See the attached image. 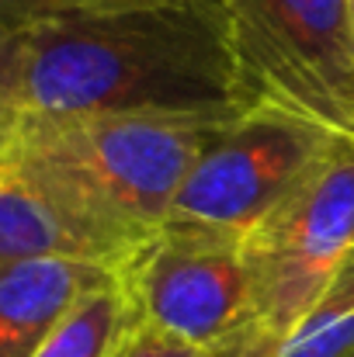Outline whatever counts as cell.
Returning a JSON list of instances; mask_svg holds the SVG:
<instances>
[{"mask_svg":"<svg viewBox=\"0 0 354 357\" xmlns=\"http://www.w3.org/2000/svg\"><path fill=\"white\" fill-rule=\"evenodd\" d=\"M149 3H170V0H0V31H24L59 17L149 7Z\"/></svg>","mask_w":354,"mask_h":357,"instance_id":"8fae6325","label":"cell"},{"mask_svg":"<svg viewBox=\"0 0 354 357\" xmlns=\"http://www.w3.org/2000/svg\"><path fill=\"white\" fill-rule=\"evenodd\" d=\"M341 142L344 139L330 128L292 112L267 105L243 108L205 142L174 195L163 226L246 239L320 170Z\"/></svg>","mask_w":354,"mask_h":357,"instance_id":"5b68a950","label":"cell"},{"mask_svg":"<svg viewBox=\"0 0 354 357\" xmlns=\"http://www.w3.org/2000/svg\"><path fill=\"white\" fill-rule=\"evenodd\" d=\"M112 357H205V354L188 347V344H181V340H174V337H167V333H160V330H153V326H146V323L132 319V326L125 330V337H121V344L115 347Z\"/></svg>","mask_w":354,"mask_h":357,"instance_id":"4fadbf2b","label":"cell"},{"mask_svg":"<svg viewBox=\"0 0 354 357\" xmlns=\"http://www.w3.org/2000/svg\"><path fill=\"white\" fill-rule=\"evenodd\" d=\"M24 121L21 98H17V49L14 31H0V160L7 156L17 128Z\"/></svg>","mask_w":354,"mask_h":357,"instance_id":"7c38bea8","label":"cell"},{"mask_svg":"<svg viewBox=\"0 0 354 357\" xmlns=\"http://www.w3.org/2000/svg\"><path fill=\"white\" fill-rule=\"evenodd\" d=\"M278 357H354V246Z\"/></svg>","mask_w":354,"mask_h":357,"instance_id":"30bf717a","label":"cell"},{"mask_svg":"<svg viewBox=\"0 0 354 357\" xmlns=\"http://www.w3.org/2000/svg\"><path fill=\"white\" fill-rule=\"evenodd\" d=\"M118 271L73 260L31 257L0 264V357H35L84 295L115 281Z\"/></svg>","mask_w":354,"mask_h":357,"instance_id":"52a82bcc","label":"cell"},{"mask_svg":"<svg viewBox=\"0 0 354 357\" xmlns=\"http://www.w3.org/2000/svg\"><path fill=\"white\" fill-rule=\"evenodd\" d=\"M348 7H351V24H354V0H348Z\"/></svg>","mask_w":354,"mask_h":357,"instance_id":"5bb4252c","label":"cell"},{"mask_svg":"<svg viewBox=\"0 0 354 357\" xmlns=\"http://www.w3.org/2000/svg\"><path fill=\"white\" fill-rule=\"evenodd\" d=\"M223 125L156 115L24 119L7 160L70 219L135 253L160 233L188 170Z\"/></svg>","mask_w":354,"mask_h":357,"instance_id":"7a4b0ae2","label":"cell"},{"mask_svg":"<svg viewBox=\"0 0 354 357\" xmlns=\"http://www.w3.org/2000/svg\"><path fill=\"white\" fill-rule=\"evenodd\" d=\"M31 257H73L121 271L132 257L125 246L56 208L7 156L0 160V264Z\"/></svg>","mask_w":354,"mask_h":357,"instance_id":"ba28073f","label":"cell"},{"mask_svg":"<svg viewBox=\"0 0 354 357\" xmlns=\"http://www.w3.org/2000/svg\"><path fill=\"white\" fill-rule=\"evenodd\" d=\"M24 119L230 121L243 112L212 0L77 14L14 31Z\"/></svg>","mask_w":354,"mask_h":357,"instance_id":"6da1fadb","label":"cell"},{"mask_svg":"<svg viewBox=\"0 0 354 357\" xmlns=\"http://www.w3.org/2000/svg\"><path fill=\"white\" fill-rule=\"evenodd\" d=\"M132 319L146 323L205 357L223 354L246 316L243 239L160 229L118 271Z\"/></svg>","mask_w":354,"mask_h":357,"instance_id":"8992f818","label":"cell"},{"mask_svg":"<svg viewBox=\"0 0 354 357\" xmlns=\"http://www.w3.org/2000/svg\"><path fill=\"white\" fill-rule=\"evenodd\" d=\"M354 246V142L243 239L250 291L236 340L216 357H278Z\"/></svg>","mask_w":354,"mask_h":357,"instance_id":"277c9868","label":"cell"},{"mask_svg":"<svg viewBox=\"0 0 354 357\" xmlns=\"http://www.w3.org/2000/svg\"><path fill=\"white\" fill-rule=\"evenodd\" d=\"M243 108L267 105L354 139L348 0H212Z\"/></svg>","mask_w":354,"mask_h":357,"instance_id":"3957f363","label":"cell"},{"mask_svg":"<svg viewBox=\"0 0 354 357\" xmlns=\"http://www.w3.org/2000/svg\"><path fill=\"white\" fill-rule=\"evenodd\" d=\"M128 326L132 309L121 291V281L115 278L84 295L35 357H112Z\"/></svg>","mask_w":354,"mask_h":357,"instance_id":"9c48e42d","label":"cell"}]
</instances>
